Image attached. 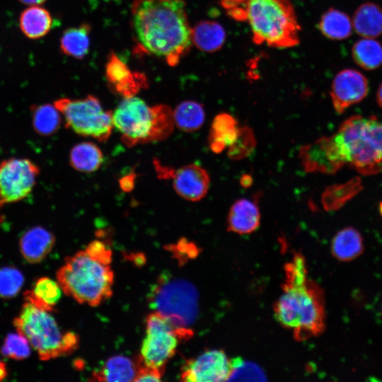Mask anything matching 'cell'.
Instances as JSON below:
<instances>
[{
    "label": "cell",
    "instance_id": "obj_1",
    "mask_svg": "<svg viewBox=\"0 0 382 382\" xmlns=\"http://www.w3.org/2000/svg\"><path fill=\"white\" fill-rule=\"evenodd\" d=\"M132 25L138 44L144 52L175 66L192 44L183 0H134Z\"/></svg>",
    "mask_w": 382,
    "mask_h": 382
},
{
    "label": "cell",
    "instance_id": "obj_2",
    "mask_svg": "<svg viewBox=\"0 0 382 382\" xmlns=\"http://www.w3.org/2000/svg\"><path fill=\"white\" fill-rule=\"evenodd\" d=\"M284 270L283 292L274 306L277 320L292 330L297 340L318 335L325 326L321 289L308 278L305 258L301 254H296Z\"/></svg>",
    "mask_w": 382,
    "mask_h": 382
},
{
    "label": "cell",
    "instance_id": "obj_3",
    "mask_svg": "<svg viewBox=\"0 0 382 382\" xmlns=\"http://www.w3.org/2000/svg\"><path fill=\"white\" fill-rule=\"evenodd\" d=\"M227 14L247 22L258 45L286 48L299 42L300 26L290 0H222Z\"/></svg>",
    "mask_w": 382,
    "mask_h": 382
},
{
    "label": "cell",
    "instance_id": "obj_4",
    "mask_svg": "<svg viewBox=\"0 0 382 382\" xmlns=\"http://www.w3.org/2000/svg\"><path fill=\"white\" fill-rule=\"evenodd\" d=\"M328 137L340 168L349 166L364 175L382 170V119L353 115Z\"/></svg>",
    "mask_w": 382,
    "mask_h": 382
},
{
    "label": "cell",
    "instance_id": "obj_5",
    "mask_svg": "<svg viewBox=\"0 0 382 382\" xmlns=\"http://www.w3.org/2000/svg\"><path fill=\"white\" fill-rule=\"evenodd\" d=\"M57 279L66 295L90 306H98L112 294L114 272L110 264L85 249L66 259Z\"/></svg>",
    "mask_w": 382,
    "mask_h": 382
},
{
    "label": "cell",
    "instance_id": "obj_6",
    "mask_svg": "<svg viewBox=\"0 0 382 382\" xmlns=\"http://www.w3.org/2000/svg\"><path fill=\"white\" fill-rule=\"evenodd\" d=\"M112 124L129 147L163 140L175 127L169 106H149L136 96L124 98L120 103L112 112Z\"/></svg>",
    "mask_w": 382,
    "mask_h": 382
},
{
    "label": "cell",
    "instance_id": "obj_7",
    "mask_svg": "<svg viewBox=\"0 0 382 382\" xmlns=\"http://www.w3.org/2000/svg\"><path fill=\"white\" fill-rule=\"evenodd\" d=\"M17 332L23 335L41 360H49L72 353L79 338L74 332H64L50 311L28 301L13 320Z\"/></svg>",
    "mask_w": 382,
    "mask_h": 382
},
{
    "label": "cell",
    "instance_id": "obj_8",
    "mask_svg": "<svg viewBox=\"0 0 382 382\" xmlns=\"http://www.w3.org/2000/svg\"><path fill=\"white\" fill-rule=\"evenodd\" d=\"M148 301L175 328L192 335L190 326L198 314V293L189 282L161 274L153 285Z\"/></svg>",
    "mask_w": 382,
    "mask_h": 382
},
{
    "label": "cell",
    "instance_id": "obj_9",
    "mask_svg": "<svg viewBox=\"0 0 382 382\" xmlns=\"http://www.w3.org/2000/svg\"><path fill=\"white\" fill-rule=\"evenodd\" d=\"M53 104L63 116L66 127L75 133L100 142L110 137L113 128L112 111L105 110L95 96L88 95L79 99L62 98Z\"/></svg>",
    "mask_w": 382,
    "mask_h": 382
},
{
    "label": "cell",
    "instance_id": "obj_10",
    "mask_svg": "<svg viewBox=\"0 0 382 382\" xmlns=\"http://www.w3.org/2000/svg\"><path fill=\"white\" fill-rule=\"evenodd\" d=\"M145 331L139 361L144 366L163 371L166 363L175 354L180 340L192 336L175 328L154 311L147 316Z\"/></svg>",
    "mask_w": 382,
    "mask_h": 382
},
{
    "label": "cell",
    "instance_id": "obj_11",
    "mask_svg": "<svg viewBox=\"0 0 382 382\" xmlns=\"http://www.w3.org/2000/svg\"><path fill=\"white\" fill-rule=\"evenodd\" d=\"M39 167L28 158H11L0 163V209L19 202L32 192Z\"/></svg>",
    "mask_w": 382,
    "mask_h": 382
},
{
    "label": "cell",
    "instance_id": "obj_12",
    "mask_svg": "<svg viewBox=\"0 0 382 382\" xmlns=\"http://www.w3.org/2000/svg\"><path fill=\"white\" fill-rule=\"evenodd\" d=\"M231 359L220 349L208 350L186 361L180 378L183 381L215 382L227 381Z\"/></svg>",
    "mask_w": 382,
    "mask_h": 382
},
{
    "label": "cell",
    "instance_id": "obj_13",
    "mask_svg": "<svg viewBox=\"0 0 382 382\" xmlns=\"http://www.w3.org/2000/svg\"><path fill=\"white\" fill-rule=\"evenodd\" d=\"M368 92L369 82L365 76L354 69H346L334 78L330 95L335 112L342 114L364 99Z\"/></svg>",
    "mask_w": 382,
    "mask_h": 382
},
{
    "label": "cell",
    "instance_id": "obj_14",
    "mask_svg": "<svg viewBox=\"0 0 382 382\" xmlns=\"http://www.w3.org/2000/svg\"><path fill=\"white\" fill-rule=\"evenodd\" d=\"M105 76L112 91L124 98L135 96L141 88L147 86L146 76L142 73L131 71L113 52L108 56Z\"/></svg>",
    "mask_w": 382,
    "mask_h": 382
},
{
    "label": "cell",
    "instance_id": "obj_15",
    "mask_svg": "<svg viewBox=\"0 0 382 382\" xmlns=\"http://www.w3.org/2000/svg\"><path fill=\"white\" fill-rule=\"evenodd\" d=\"M173 186L182 198L197 202L208 192L210 177L208 172L196 163L185 165L172 173Z\"/></svg>",
    "mask_w": 382,
    "mask_h": 382
},
{
    "label": "cell",
    "instance_id": "obj_16",
    "mask_svg": "<svg viewBox=\"0 0 382 382\" xmlns=\"http://www.w3.org/2000/svg\"><path fill=\"white\" fill-rule=\"evenodd\" d=\"M260 217L259 207L255 201L245 198L238 199L228 211V230L241 235L250 233L259 227Z\"/></svg>",
    "mask_w": 382,
    "mask_h": 382
},
{
    "label": "cell",
    "instance_id": "obj_17",
    "mask_svg": "<svg viewBox=\"0 0 382 382\" xmlns=\"http://www.w3.org/2000/svg\"><path fill=\"white\" fill-rule=\"evenodd\" d=\"M55 243L54 235L45 228L35 226L27 230L20 238V250L30 263L41 262L50 253Z\"/></svg>",
    "mask_w": 382,
    "mask_h": 382
},
{
    "label": "cell",
    "instance_id": "obj_18",
    "mask_svg": "<svg viewBox=\"0 0 382 382\" xmlns=\"http://www.w3.org/2000/svg\"><path fill=\"white\" fill-rule=\"evenodd\" d=\"M139 359H132L124 355L108 358L103 365L93 373L98 381H134L140 366Z\"/></svg>",
    "mask_w": 382,
    "mask_h": 382
},
{
    "label": "cell",
    "instance_id": "obj_19",
    "mask_svg": "<svg viewBox=\"0 0 382 382\" xmlns=\"http://www.w3.org/2000/svg\"><path fill=\"white\" fill-rule=\"evenodd\" d=\"M18 23L24 36L38 40L50 33L53 19L50 11L41 5L30 6L21 13Z\"/></svg>",
    "mask_w": 382,
    "mask_h": 382
},
{
    "label": "cell",
    "instance_id": "obj_20",
    "mask_svg": "<svg viewBox=\"0 0 382 382\" xmlns=\"http://www.w3.org/2000/svg\"><path fill=\"white\" fill-rule=\"evenodd\" d=\"M239 126L233 116L226 112L216 115L212 123L209 144L212 151L220 154L235 141Z\"/></svg>",
    "mask_w": 382,
    "mask_h": 382
},
{
    "label": "cell",
    "instance_id": "obj_21",
    "mask_svg": "<svg viewBox=\"0 0 382 382\" xmlns=\"http://www.w3.org/2000/svg\"><path fill=\"white\" fill-rule=\"evenodd\" d=\"M364 250V245L361 233L351 226L339 231L332 241V253L335 258L342 262L356 259Z\"/></svg>",
    "mask_w": 382,
    "mask_h": 382
},
{
    "label": "cell",
    "instance_id": "obj_22",
    "mask_svg": "<svg viewBox=\"0 0 382 382\" xmlns=\"http://www.w3.org/2000/svg\"><path fill=\"white\" fill-rule=\"evenodd\" d=\"M356 33L363 37L375 38L382 34V8L371 2L360 5L352 20Z\"/></svg>",
    "mask_w": 382,
    "mask_h": 382
},
{
    "label": "cell",
    "instance_id": "obj_23",
    "mask_svg": "<svg viewBox=\"0 0 382 382\" xmlns=\"http://www.w3.org/2000/svg\"><path fill=\"white\" fill-rule=\"evenodd\" d=\"M69 159L71 166L77 171L93 173L101 166L103 154L93 142L83 141L72 147Z\"/></svg>",
    "mask_w": 382,
    "mask_h": 382
},
{
    "label": "cell",
    "instance_id": "obj_24",
    "mask_svg": "<svg viewBox=\"0 0 382 382\" xmlns=\"http://www.w3.org/2000/svg\"><path fill=\"white\" fill-rule=\"evenodd\" d=\"M59 284L48 277H41L30 291L24 293L25 301L35 306L51 312L62 296Z\"/></svg>",
    "mask_w": 382,
    "mask_h": 382
},
{
    "label": "cell",
    "instance_id": "obj_25",
    "mask_svg": "<svg viewBox=\"0 0 382 382\" xmlns=\"http://www.w3.org/2000/svg\"><path fill=\"white\" fill-rule=\"evenodd\" d=\"M225 39L224 28L215 21H200L192 29V42L197 48L207 52L219 50Z\"/></svg>",
    "mask_w": 382,
    "mask_h": 382
},
{
    "label": "cell",
    "instance_id": "obj_26",
    "mask_svg": "<svg viewBox=\"0 0 382 382\" xmlns=\"http://www.w3.org/2000/svg\"><path fill=\"white\" fill-rule=\"evenodd\" d=\"M90 32L91 26L87 23L65 30L59 40L61 52L66 56L83 59L88 52Z\"/></svg>",
    "mask_w": 382,
    "mask_h": 382
},
{
    "label": "cell",
    "instance_id": "obj_27",
    "mask_svg": "<svg viewBox=\"0 0 382 382\" xmlns=\"http://www.w3.org/2000/svg\"><path fill=\"white\" fill-rule=\"evenodd\" d=\"M175 127L185 132L199 129L205 120L202 105L195 100H185L173 110Z\"/></svg>",
    "mask_w": 382,
    "mask_h": 382
},
{
    "label": "cell",
    "instance_id": "obj_28",
    "mask_svg": "<svg viewBox=\"0 0 382 382\" xmlns=\"http://www.w3.org/2000/svg\"><path fill=\"white\" fill-rule=\"evenodd\" d=\"M355 63L366 70H374L382 64V45L374 38L364 37L352 49Z\"/></svg>",
    "mask_w": 382,
    "mask_h": 382
},
{
    "label": "cell",
    "instance_id": "obj_29",
    "mask_svg": "<svg viewBox=\"0 0 382 382\" xmlns=\"http://www.w3.org/2000/svg\"><path fill=\"white\" fill-rule=\"evenodd\" d=\"M319 28L322 33L332 40H343L350 36L352 22L345 13L330 8L322 16Z\"/></svg>",
    "mask_w": 382,
    "mask_h": 382
},
{
    "label": "cell",
    "instance_id": "obj_30",
    "mask_svg": "<svg viewBox=\"0 0 382 382\" xmlns=\"http://www.w3.org/2000/svg\"><path fill=\"white\" fill-rule=\"evenodd\" d=\"M61 115L54 104L33 106L32 121L35 131L43 136L55 133L61 125Z\"/></svg>",
    "mask_w": 382,
    "mask_h": 382
},
{
    "label": "cell",
    "instance_id": "obj_31",
    "mask_svg": "<svg viewBox=\"0 0 382 382\" xmlns=\"http://www.w3.org/2000/svg\"><path fill=\"white\" fill-rule=\"evenodd\" d=\"M257 144L255 134L248 126L239 127L238 135L227 148V156L233 161H239L250 156Z\"/></svg>",
    "mask_w": 382,
    "mask_h": 382
},
{
    "label": "cell",
    "instance_id": "obj_32",
    "mask_svg": "<svg viewBox=\"0 0 382 382\" xmlns=\"http://www.w3.org/2000/svg\"><path fill=\"white\" fill-rule=\"evenodd\" d=\"M358 184L349 183L328 187L323 193L322 204L326 210H335L341 207L357 192Z\"/></svg>",
    "mask_w": 382,
    "mask_h": 382
},
{
    "label": "cell",
    "instance_id": "obj_33",
    "mask_svg": "<svg viewBox=\"0 0 382 382\" xmlns=\"http://www.w3.org/2000/svg\"><path fill=\"white\" fill-rule=\"evenodd\" d=\"M265 374L257 364L240 357L231 359V371L227 381H265Z\"/></svg>",
    "mask_w": 382,
    "mask_h": 382
},
{
    "label": "cell",
    "instance_id": "obj_34",
    "mask_svg": "<svg viewBox=\"0 0 382 382\" xmlns=\"http://www.w3.org/2000/svg\"><path fill=\"white\" fill-rule=\"evenodd\" d=\"M30 345L21 334L10 333L4 342L1 352L6 357L15 360H23L30 354Z\"/></svg>",
    "mask_w": 382,
    "mask_h": 382
},
{
    "label": "cell",
    "instance_id": "obj_35",
    "mask_svg": "<svg viewBox=\"0 0 382 382\" xmlns=\"http://www.w3.org/2000/svg\"><path fill=\"white\" fill-rule=\"evenodd\" d=\"M24 282L23 274L13 267L0 269V297H14L20 291Z\"/></svg>",
    "mask_w": 382,
    "mask_h": 382
},
{
    "label": "cell",
    "instance_id": "obj_36",
    "mask_svg": "<svg viewBox=\"0 0 382 382\" xmlns=\"http://www.w3.org/2000/svg\"><path fill=\"white\" fill-rule=\"evenodd\" d=\"M85 250L91 255L105 262L110 264L112 262L111 250L100 241H93Z\"/></svg>",
    "mask_w": 382,
    "mask_h": 382
},
{
    "label": "cell",
    "instance_id": "obj_37",
    "mask_svg": "<svg viewBox=\"0 0 382 382\" xmlns=\"http://www.w3.org/2000/svg\"><path fill=\"white\" fill-rule=\"evenodd\" d=\"M164 371L140 364L134 381H160Z\"/></svg>",
    "mask_w": 382,
    "mask_h": 382
},
{
    "label": "cell",
    "instance_id": "obj_38",
    "mask_svg": "<svg viewBox=\"0 0 382 382\" xmlns=\"http://www.w3.org/2000/svg\"><path fill=\"white\" fill-rule=\"evenodd\" d=\"M135 175L129 174L122 178L120 180V185L121 188L125 192L131 191L134 185Z\"/></svg>",
    "mask_w": 382,
    "mask_h": 382
},
{
    "label": "cell",
    "instance_id": "obj_39",
    "mask_svg": "<svg viewBox=\"0 0 382 382\" xmlns=\"http://www.w3.org/2000/svg\"><path fill=\"white\" fill-rule=\"evenodd\" d=\"M240 183L243 187H249L253 184V178L249 174H243L240 179Z\"/></svg>",
    "mask_w": 382,
    "mask_h": 382
},
{
    "label": "cell",
    "instance_id": "obj_40",
    "mask_svg": "<svg viewBox=\"0 0 382 382\" xmlns=\"http://www.w3.org/2000/svg\"><path fill=\"white\" fill-rule=\"evenodd\" d=\"M18 1L21 4H23L25 5L30 6L42 5L47 0H18Z\"/></svg>",
    "mask_w": 382,
    "mask_h": 382
},
{
    "label": "cell",
    "instance_id": "obj_41",
    "mask_svg": "<svg viewBox=\"0 0 382 382\" xmlns=\"http://www.w3.org/2000/svg\"><path fill=\"white\" fill-rule=\"evenodd\" d=\"M7 372L5 363L0 359V381L6 377Z\"/></svg>",
    "mask_w": 382,
    "mask_h": 382
},
{
    "label": "cell",
    "instance_id": "obj_42",
    "mask_svg": "<svg viewBox=\"0 0 382 382\" xmlns=\"http://www.w3.org/2000/svg\"><path fill=\"white\" fill-rule=\"evenodd\" d=\"M376 99L378 105L382 108V83H381L376 94Z\"/></svg>",
    "mask_w": 382,
    "mask_h": 382
}]
</instances>
